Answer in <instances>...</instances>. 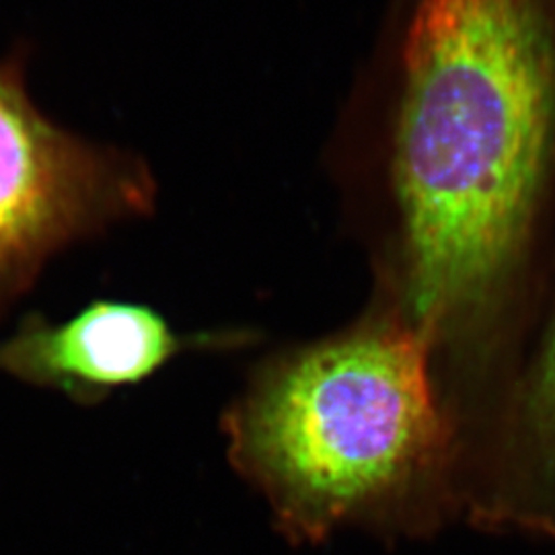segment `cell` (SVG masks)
Returning <instances> with one entry per match:
<instances>
[{
	"instance_id": "cell-1",
	"label": "cell",
	"mask_w": 555,
	"mask_h": 555,
	"mask_svg": "<svg viewBox=\"0 0 555 555\" xmlns=\"http://www.w3.org/2000/svg\"><path fill=\"white\" fill-rule=\"evenodd\" d=\"M393 309L433 350L496 327L555 208V0H387L332 139Z\"/></svg>"
},
{
	"instance_id": "cell-2",
	"label": "cell",
	"mask_w": 555,
	"mask_h": 555,
	"mask_svg": "<svg viewBox=\"0 0 555 555\" xmlns=\"http://www.w3.org/2000/svg\"><path fill=\"white\" fill-rule=\"evenodd\" d=\"M430 352L385 309L261 371L231 408V459L288 529L325 535L442 474L451 428Z\"/></svg>"
},
{
	"instance_id": "cell-3",
	"label": "cell",
	"mask_w": 555,
	"mask_h": 555,
	"mask_svg": "<svg viewBox=\"0 0 555 555\" xmlns=\"http://www.w3.org/2000/svg\"><path fill=\"white\" fill-rule=\"evenodd\" d=\"M155 199L144 160L46 118L21 59L0 60V319L56 254L149 217Z\"/></svg>"
},
{
	"instance_id": "cell-4",
	"label": "cell",
	"mask_w": 555,
	"mask_h": 555,
	"mask_svg": "<svg viewBox=\"0 0 555 555\" xmlns=\"http://www.w3.org/2000/svg\"><path fill=\"white\" fill-rule=\"evenodd\" d=\"M219 336H183L165 315L132 300L98 298L62 321L27 315L0 339V375L100 405L140 385L185 350L212 348Z\"/></svg>"
},
{
	"instance_id": "cell-5",
	"label": "cell",
	"mask_w": 555,
	"mask_h": 555,
	"mask_svg": "<svg viewBox=\"0 0 555 555\" xmlns=\"http://www.w3.org/2000/svg\"><path fill=\"white\" fill-rule=\"evenodd\" d=\"M520 426L529 474L555 518V315L527 383Z\"/></svg>"
}]
</instances>
